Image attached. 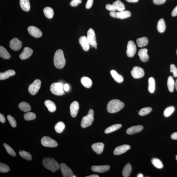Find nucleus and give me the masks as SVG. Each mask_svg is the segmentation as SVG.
<instances>
[{"mask_svg": "<svg viewBox=\"0 0 177 177\" xmlns=\"http://www.w3.org/2000/svg\"><path fill=\"white\" fill-rule=\"evenodd\" d=\"M126 1L128 2H131V3H134V2H138V0H126Z\"/></svg>", "mask_w": 177, "mask_h": 177, "instance_id": "56", "label": "nucleus"}, {"mask_svg": "<svg viewBox=\"0 0 177 177\" xmlns=\"http://www.w3.org/2000/svg\"><path fill=\"white\" fill-rule=\"evenodd\" d=\"M20 156L23 159H25L27 160H31L32 159V157L31 154L28 152H26L25 151H20L19 153Z\"/></svg>", "mask_w": 177, "mask_h": 177, "instance_id": "40", "label": "nucleus"}, {"mask_svg": "<svg viewBox=\"0 0 177 177\" xmlns=\"http://www.w3.org/2000/svg\"><path fill=\"white\" fill-rule=\"evenodd\" d=\"M0 56L4 59H9L11 58V55L6 49L2 46H0Z\"/></svg>", "mask_w": 177, "mask_h": 177, "instance_id": "33", "label": "nucleus"}, {"mask_svg": "<svg viewBox=\"0 0 177 177\" xmlns=\"http://www.w3.org/2000/svg\"><path fill=\"white\" fill-rule=\"evenodd\" d=\"M33 53V50L28 47H25L20 55V58L22 60H26L30 57Z\"/></svg>", "mask_w": 177, "mask_h": 177, "instance_id": "19", "label": "nucleus"}, {"mask_svg": "<svg viewBox=\"0 0 177 177\" xmlns=\"http://www.w3.org/2000/svg\"><path fill=\"white\" fill-rule=\"evenodd\" d=\"M174 87H175V88L176 89V90L177 91V79L175 83V85H174Z\"/></svg>", "mask_w": 177, "mask_h": 177, "instance_id": "58", "label": "nucleus"}, {"mask_svg": "<svg viewBox=\"0 0 177 177\" xmlns=\"http://www.w3.org/2000/svg\"><path fill=\"white\" fill-rule=\"evenodd\" d=\"M41 82L39 79H37L31 84L28 88V91L32 95L36 94L41 88Z\"/></svg>", "mask_w": 177, "mask_h": 177, "instance_id": "8", "label": "nucleus"}, {"mask_svg": "<svg viewBox=\"0 0 177 177\" xmlns=\"http://www.w3.org/2000/svg\"><path fill=\"white\" fill-rule=\"evenodd\" d=\"M81 83L84 87L90 88L92 85V82L89 78L86 77H83L81 79Z\"/></svg>", "mask_w": 177, "mask_h": 177, "instance_id": "26", "label": "nucleus"}, {"mask_svg": "<svg viewBox=\"0 0 177 177\" xmlns=\"http://www.w3.org/2000/svg\"><path fill=\"white\" fill-rule=\"evenodd\" d=\"M5 121V117H4V115L0 113V121L2 123H4Z\"/></svg>", "mask_w": 177, "mask_h": 177, "instance_id": "53", "label": "nucleus"}, {"mask_svg": "<svg viewBox=\"0 0 177 177\" xmlns=\"http://www.w3.org/2000/svg\"><path fill=\"white\" fill-rule=\"evenodd\" d=\"M43 166L47 169L55 172L60 168V165L56 160L52 158H45L42 161Z\"/></svg>", "mask_w": 177, "mask_h": 177, "instance_id": "3", "label": "nucleus"}, {"mask_svg": "<svg viewBox=\"0 0 177 177\" xmlns=\"http://www.w3.org/2000/svg\"><path fill=\"white\" fill-rule=\"evenodd\" d=\"M131 74L134 79H140L144 76V72L142 68L136 66L133 67L131 71Z\"/></svg>", "mask_w": 177, "mask_h": 177, "instance_id": "12", "label": "nucleus"}, {"mask_svg": "<svg viewBox=\"0 0 177 177\" xmlns=\"http://www.w3.org/2000/svg\"><path fill=\"white\" fill-rule=\"evenodd\" d=\"M27 29L29 34L33 37L39 38L42 35V33L41 30L34 26H30Z\"/></svg>", "mask_w": 177, "mask_h": 177, "instance_id": "14", "label": "nucleus"}, {"mask_svg": "<svg viewBox=\"0 0 177 177\" xmlns=\"http://www.w3.org/2000/svg\"><path fill=\"white\" fill-rule=\"evenodd\" d=\"M152 163L153 166L157 169H162L163 168V164L162 162L157 158L152 159Z\"/></svg>", "mask_w": 177, "mask_h": 177, "instance_id": "39", "label": "nucleus"}, {"mask_svg": "<svg viewBox=\"0 0 177 177\" xmlns=\"http://www.w3.org/2000/svg\"><path fill=\"white\" fill-rule=\"evenodd\" d=\"M43 13L46 17L49 19L53 18L54 15V12L52 8L50 7H46L43 9Z\"/></svg>", "mask_w": 177, "mask_h": 177, "instance_id": "32", "label": "nucleus"}, {"mask_svg": "<svg viewBox=\"0 0 177 177\" xmlns=\"http://www.w3.org/2000/svg\"><path fill=\"white\" fill-rule=\"evenodd\" d=\"M20 109L24 112H28L31 110V107L29 103L25 102H22L18 105Z\"/></svg>", "mask_w": 177, "mask_h": 177, "instance_id": "29", "label": "nucleus"}, {"mask_svg": "<svg viewBox=\"0 0 177 177\" xmlns=\"http://www.w3.org/2000/svg\"><path fill=\"white\" fill-rule=\"evenodd\" d=\"M81 0H73L70 2V5L72 7H76L79 4L81 3Z\"/></svg>", "mask_w": 177, "mask_h": 177, "instance_id": "49", "label": "nucleus"}, {"mask_svg": "<svg viewBox=\"0 0 177 177\" xmlns=\"http://www.w3.org/2000/svg\"><path fill=\"white\" fill-rule=\"evenodd\" d=\"M60 167L61 173L64 177H75L74 175L73 172L70 168L64 163L60 164Z\"/></svg>", "mask_w": 177, "mask_h": 177, "instance_id": "10", "label": "nucleus"}, {"mask_svg": "<svg viewBox=\"0 0 177 177\" xmlns=\"http://www.w3.org/2000/svg\"><path fill=\"white\" fill-rule=\"evenodd\" d=\"M110 15L114 18L124 19L130 17L131 15V14L128 11H123L118 12L115 11H111Z\"/></svg>", "mask_w": 177, "mask_h": 177, "instance_id": "7", "label": "nucleus"}, {"mask_svg": "<svg viewBox=\"0 0 177 177\" xmlns=\"http://www.w3.org/2000/svg\"><path fill=\"white\" fill-rule=\"evenodd\" d=\"M90 44L92 47H95L97 48V42L96 40V37L95 32L92 28H90L87 32V37Z\"/></svg>", "mask_w": 177, "mask_h": 177, "instance_id": "9", "label": "nucleus"}, {"mask_svg": "<svg viewBox=\"0 0 177 177\" xmlns=\"http://www.w3.org/2000/svg\"><path fill=\"white\" fill-rule=\"evenodd\" d=\"M65 128V125L64 123L60 121L56 125L55 129L56 131L58 133H61L63 131Z\"/></svg>", "mask_w": 177, "mask_h": 177, "instance_id": "38", "label": "nucleus"}, {"mask_svg": "<svg viewBox=\"0 0 177 177\" xmlns=\"http://www.w3.org/2000/svg\"><path fill=\"white\" fill-rule=\"evenodd\" d=\"M171 138L172 140H177V132L172 134L171 136Z\"/></svg>", "mask_w": 177, "mask_h": 177, "instance_id": "54", "label": "nucleus"}, {"mask_svg": "<svg viewBox=\"0 0 177 177\" xmlns=\"http://www.w3.org/2000/svg\"><path fill=\"white\" fill-rule=\"evenodd\" d=\"M136 51V47L135 43L132 41H129L127 44L126 54L130 58L133 57Z\"/></svg>", "mask_w": 177, "mask_h": 177, "instance_id": "11", "label": "nucleus"}, {"mask_svg": "<svg viewBox=\"0 0 177 177\" xmlns=\"http://www.w3.org/2000/svg\"><path fill=\"white\" fill-rule=\"evenodd\" d=\"M175 109L173 106H170L166 109L164 112V115L165 117H168L173 114Z\"/></svg>", "mask_w": 177, "mask_h": 177, "instance_id": "42", "label": "nucleus"}, {"mask_svg": "<svg viewBox=\"0 0 177 177\" xmlns=\"http://www.w3.org/2000/svg\"><path fill=\"white\" fill-rule=\"evenodd\" d=\"M176 160H177V155H176Z\"/></svg>", "mask_w": 177, "mask_h": 177, "instance_id": "60", "label": "nucleus"}, {"mask_svg": "<svg viewBox=\"0 0 177 177\" xmlns=\"http://www.w3.org/2000/svg\"><path fill=\"white\" fill-rule=\"evenodd\" d=\"M3 146L5 148L7 152L9 155L12 156L13 157H15L16 155V153L10 146H9L8 144L5 143L3 144Z\"/></svg>", "mask_w": 177, "mask_h": 177, "instance_id": "44", "label": "nucleus"}, {"mask_svg": "<svg viewBox=\"0 0 177 177\" xmlns=\"http://www.w3.org/2000/svg\"><path fill=\"white\" fill-rule=\"evenodd\" d=\"M41 142L42 145L47 147H55L58 145L57 142L49 136L43 137L41 139Z\"/></svg>", "mask_w": 177, "mask_h": 177, "instance_id": "6", "label": "nucleus"}, {"mask_svg": "<svg viewBox=\"0 0 177 177\" xmlns=\"http://www.w3.org/2000/svg\"><path fill=\"white\" fill-rule=\"evenodd\" d=\"M148 90L151 93L154 92L155 89V81L153 77H150L148 80Z\"/></svg>", "mask_w": 177, "mask_h": 177, "instance_id": "35", "label": "nucleus"}, {"mask_svg": "<svg viewBox=\"0 0 177 177\" xmlns=\"http://www.w3.org/2000/svg\"><path fill=\"white\" fill-rule=\"evenodd\" d=\"M22 42L18 38H14L10 42L9 46L10 48L15 51L19 50L22 47Z\"/></svg>", "mask_w": 177, "mask_h": 177, "instance_id": "13", "label": "nucleus"}, {"mask_svg": "<svg viewBox=\"0 0 177 177\" xmlns=\"http://www.w3.org/2000/svg\"><path fill=\"white\" fill-rule=\"evenodd\" d=\"M20 5L21 8L26 12L29 11L30 9L29 0H20Z\"/></svg>", "mask_w": 177, "mask_h": 177, "instance_id": "27", "label": "nucleus"}, {"mask_svg": "<svg viewBox=\"0 0 177 177\" xmlns=\"http://www.w3.org/2000/svg\"><path fill=\"white\" fill-rule=\"evenodd\" d=\"M148 43V39L147 37H143L138 38L136 40V43L138 47H142L147 45Z\"/></svg>", "mask_w": 177, "mask_h": 177, "instance_id": "31", "label": "nucleus"}, {"mask_svg": "<svg viewBox=\"0 0 177 177\" xmlns=\"http://www.w3.org/2000/svg\"><path fill=\"white\" fill-rule=\"evenodd\" d=\"M130 148V146L128 145L125 144L118 146L115 148L114 151V154L115 155H121L126 152Z\"/></svg>", "mask_w": 177, "mask_h": 177, "instance_id": "16", "label": "nucleus"}, {"mask_svg": "<svg viewBox=\"0 0 177 177\" xmlns=\"http://www.w3.org/2000/svg\"><path fill=\"white\" fill-rule=\"evenodd\" d=\"M54 65L58 69H62L64 67L66 61L62 50L58 49L56 51L54 56Z\"/></svg>", "mask_w": 177, "mask_h": 177, "instance_id": "1", "label": "nucleus"}, {"mask_svg": "<svg viewBox=\"0 0 177 177\" xmlns=\"http://www.w3.org/2000/svg\"><path fill=\"white\" fill-rule=\"evenodd\" d=\"M152 108L151 107H145L142 109L138 113L140 116H144L147 115L152 111Z\"/></svg>", "mask_w": 177, "mask_h": 177, "instance_id": "43", "label": "nucleus"}, {"mask_svg": "<svg viewBox=\"0 0 177 177\" xmlns=\"http://www.w3.org/2000/svg\"><path fill=\"white\" fill-rule=\"evenodd\" d=\"M122 127V125L116 124L108 127L105 130V133L106 134H109L117 130Z\"/></svg>", "mask_w": 177, "mask_h": 177, "instance_id": "34", "label": "nucleus"}, {"mask_svg": "<svg viewBox=\"0 0 177 177\" xmlns=\"http://www.w3.org/2000/svg\"><path fill=\"white\" fill-rule=\"evenodd\" d=\"M63 88L64 90L66 92H67L69 90V85L67 84H66L64 85Z\"/></svg>", "mask_w": 177, "mask_h": 177, "instance_id": "55", "label": "nucleus"}, {"mask_svg": "<svg viewBox=\"0 0 177 177\" xmlns=\"http://www.w3.org/2000/svg\"><path fill=\"white\" fill-rule=\"evenodd\" d=\"M36 115L34 113L29 112L26 113L24 115V119L27 121L33 120L36 118Z\"/></svg>", "mask_w": 177, "mask_h": 177, "instance_id": "41", "label": "nucleus"}, {"mask_svg": "<svg viewBox=\"0 0 177 177\" xmlns=\"http://www.w3.org/2000/svg\"><path fill=\"white\" fill-rule=\"evenodd\" d=\"M132 166L129 163L127 164L124 168L123 170L122 174V176L124 177H128L131 173L132 171Z\"/></svg>", "mask_w": 177, "mask_h": 177, "instance_id": "30", "label": "nucleus"}, {"mask_svg": "<svg viewBox=\"0 0 177 177\" xmlns=\"http://www.w3.org/2000/svg\"><path fill=\"white\" fill-rule=\"evenodd\" d=\"M98 175H97V174H92V175H91L90 176H86V177H99Z\"/></svg>", "mask_w": 177, "mask_h": 177, "instance_id": "57", "label": "nucleus"}, {"mask_svg": "<svg viewBox=\"0 0 177 177\" xmlns=\"http://www.w3.org/2000/svg\"><path fill=\"white\" fill-rule=\"evenodd\" d=\"M113 4L116 7L117 10L119 12L124 11L125 9L124 4L120 0H117Z\"/></svg>", "mask_w": 177, "mask_h": 177, "instance_id": "37", "label": "nucleus"}, {"mask_svg": "<svg viewBox=\"0 0 177 177\" xmlns=\"http://www.w3.org/2000/svg\"><path fill=\"white\" fill-rule=\"evenodd\" d=\"M70 111L71 115L73 117H76L79 109V104L77 101L73 102L70 106Z\"/></svg>", "mask_w": 177, "mask_h": 177, "instance_id": "15", "label": "nucleus"}, {"mask_svg": "<svg viewBox=\"0 0 177 177\" xmlns=\"http://www.w3.org/2000/svg\"><path fill=\"white\" fill-rule=\"evenodd\" d=\"M79 42L84 51H87L89 50L90 44L86 37L82 36L80 37L79 39Z\"/></svg>", "mask_w": 177, "mask_h": 177, "instance_id": "18", "label": "nucleus"}, {"mask_svg": "<svg viewBox=\"0 0 177 177\" xmlns=\"http://www.w3.org/2000/svg\"><path fill=\"white\" fill-rule=\"evenodd\" d=\"M7 118L12 127H15L16 126V122L13 117L10 115H8L7 116Z\"/></svg>", "mask_w": 177, "mask_h": 177, "instance_id": "46", "label": "nucleus"}, {"mask_svg": "<svg viewBox=\"0 0 177 177\" xmlns=\"http://www.w3.org/2000/svg\"><path fill=\"white\" fill-rule=\"evenodd\" d=\"M45 105L48 108L49 112L51 113L55 112L56 110L55 103L50 100H46L44 102Z\"/></svg>", "mask_w": 177, "mask_h": 177, "instance_id": "25", "label": "nucleus"}, {"mask_svg": "<svg viewBox=\"0 0 177 177\" xmlns=\"http://www.w3.org/2000/svg\"><path fill=\"white\" fill-rule=\"evenodd\" d=\"M176 54H177V50H176Z\"/></svg>", "mask_w": 177, "mask_h": 177, "instance_id": "61", "label": "nucleus"}, {"mask_svg": "<svg viewBox=\"0 0 177 177\" xmlns=\"http://www.w3.org/2000/svg\"><path fill=\"white\" fill-rule=\"evenodd\" d=\"M94 2V0H88L86 4V8L89 9L91 8Z\"/></svg>", "mask_w": 177, "mask_h": 177, "instance_id": "50", "label": "nucleus"}, {"mask_svg": "<svg viewBox=\"0 0 177 177\" xmlns=\"http://www.w3.org/2000/svg\"><path fill=\"white\" fill-rule=\"evenodd\" d=\"M124 106V103L119 100L115 99L109 102L107 106V110L109 113L113 114L119 112Z\"/></svg>", "mask_w": 177, "mask_h": 177, "instance_id": "2", "label": "nucleus"}, {"mask_svg": "<svg viewBox=\"0 0 177 177\" xmlns=\"http://www.w3.org/2000/svg\"><path fill=\"white\" fill-rule=\"evenodd\" d=\"M10 171V168L7 165L2 163H0V172L1 173H6Z\"/></svg>", "mask_w": 177, "mask_h": 177, "instance_id": "45", "label": "nucleus"}, {"mask_svg": "<svg viewBox=\"0 0 177 177\" xmlns=\"http://www.w3.org/2000/svg\"><path fill=\"white\" fill-rule=\"evenodd\" d=\"M110 169V166L108 165L103 166H93L91 167L92 171L96 173H103L107 172Z\"/></svg>", "mask_w": 177, "mask_h": 177, "instance_id": "17", "label": "nucleus"}, {"mask_svg": "<svg viewBox=\"0 0 177 177\" xmlns=\"http://www.w3.org/2000/svg\"><path fill=\"white\" fill-rule=\"evenodd\" d=\"M143 176V174H138L137 176L138 177H142Z\"/></svg>", "mask_w": 177, "mask_h": 177, "instance_id": "59", "label": "nucleus"}, {"mask_svg": "<svg viewBox=\"0 0 177 177\" xmlns=\"http://www.w3.org/2000/svg\"><path fill=\"white\" fill-rule=\"evenodd\" d=\"M62 84L60 83H54L50 87V91L52 93L58 96H62L65 94Z\"/></svg>", "mask_w": 177, "mask_h": 177, "instance_id": "5", "label": "nucleus"}, {"mask_svg": "<svg viewBox=\"0 0 177 177\" xmlns=\"http://www.w3.org/2000/svg\"><path fill=\"white\" fill-rule=\"evenodd\" d=\"M92 148L96 153L100 154L103 151L104 144L101 142L94 143L92 145Z\"/></svg>", "mask_w": 177, "mask_h": 177, "instance_id": "21", "label": "nucleus"}, {"mask_svg": "<svg viewBox=\"0 0 177 177\" xmlns=\"http://www.w3.org/2000/svg\"><path fill=\"white\" fill-rule=\"evenodd\" d=\"M143 128V126L137 125L132 126L127 130L126 133L128 134H133L141 132Z\"/></svg>", "mask_w": 177, "mask_h": 177, "instance_id": "22", "label": "nucleus"}, {"mask_svg": "<svg viewBox=\"0 0 177 177\" xmlns=\"http://www.w3.org/2000/svg\"><path fill=\"white\" fill-rule=\"evenodd\" d=\"M110 74L115 81L119 83H121L123 81V78L121 75L118 74L114 70L111 71Z\"/></svg>", "mask_w": 177, "mask_h": 177, "instance_id": "24", "label": "nucleus"}, {"mask_svg": "<svg viewBox=\"0 0 177 177\" xmlns=\"http://www.w3.org/2000/svg\"><path fill=\"white\" fill-rule=\"evenodd\" d=\"M94 112L92 109L89 110L88 114L82 118L81 126L82 128H85L91 125L94 120Z\"/></svg>", "mask_w": 177, "mask_h": 177, "instance_id": "4", "label": "nucleus"}, {"mask_svg": "<svg viewBox=\"0 0 177 177\" xmlns=\"http://www.w3.org/2000/svg\"><path fill=\"white\" fill-rule=\"evenodd\" d=\"M106 8L107 10L111 11H115L117 9L114 5L112 4H107L106 5Z\"/></svg>", "mask_w": 177, "mask_h": 177, "instance_id": "48", "label": "nucleus"}, {"mask_svg": "<svg viewBox=\"0 0 177 177\" xmlns=\"http://www.w3.org/2000/svg\"><path fill=\"white\" fill-rule=\"evenodd\" d=\"M148 50L144 48L141 49L138 52V55L140 60L143 62H146L149 59V56L147 54Z\"/></svg>", "mask_w": 177, "mask_h": 177, "instance_id": "20", "label": "nucleus"}, {"mask_svg": "<svg viewBox=\"0 0 177 177\" xmlns=\"http://www.w3.org/2000/svg\"><path fill=\"white\" fill-rule=\"evenodd\" d=\"M172 16H173V17L177 16V6L175 7V8H174L173 9V11H172Z\"/></svg>", "mask_w": 177, "mask_h": 177, "instance_id": "52", "label": "nucleus"}, {"mask_svg": "<svg viewBox=\"0 0 177 177\" xmlns=\"http://www.w3.org/2000/svg\"><path fill=\"white\" fill-rule=\"evenodd\" d=\"M175 82L173 77L170 76L168 78L167 81V86L169 91L170 92H173L174 91Z\"/></svg>", "mask_w": 177, "mask_h": 177, "instance_id": "36", "label": "nucleus"}, {"mask_svg": "<svg viewBox=\"0 0 177 177\" xmlns=\"http://www.w3.org/2000/svg\"><path fill=\"white\" fill-rule=\"evenodd\" d=\"M170 71L171 73H173L174 77H177V69L175 65L172 64L170 67Z\"/></svg>", "mask_w": 177, "mask_h": 177, "instance_id": "47", "label": "nucleus"}, {"mask_svg": "<svg viewBox=\"0 0 177 177\" xmlns=\"http://www.w3.org/2000/svg\"><path fill=\"white\" fill-rule=\"evenodd\" d=\"M165 1H166V0H153V3L157 5L163 4Z\"/></svg>", "mask_w": 177, "mask_h": 177, "instance_id": "51", "label": "nucleus"}, {"mask_svg": "<svg viewBox=\"0 0 177 177\" xmlns=\"http://www.w3.org/2000/svg\"><path fill=\"white\" fill-rule=\"evenodd\" d=\"M16 72L13 70H9L4 73H0V79L3 80L9 78L11 76L15 75Z\"/></svg>", "mask_w": 177, "mask_h": 177, "instance_id": "23", "label": "nucleus"}, {"mask_svg": "<svg viewBox=\"0 0 177 177\" xmlns=\"http://www.w3.org/2000/svg\"><path fill=\"white\" fill-rule=\"evenodd\" d=\"M166 24L163 19L161 18L159 20L158 22L157 26L158 32L160 33H163L166 29Z\"/></svg>", "mask_w": 177, "mask_h": 177, "instance_id": "28", "label": "nucleus"}]
</instances>
